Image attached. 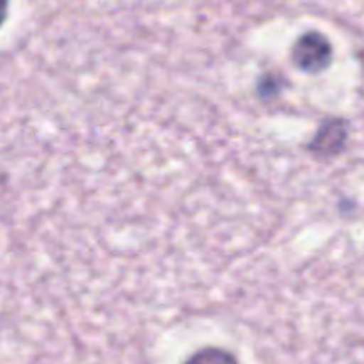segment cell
I'll return each mask as SVG.
<instances>
[{
  "instance_id": "cell-3",
  "label": "cell",
  "mask_w": 364,
  "mask_h": 364,
  "mask_svg": "<svg viewBox=\"0 0 364 364\" xmlns=\"http://www.w3.org/2000/svg\"><path fill=\"white\" fill-rule=\"evenodd\" d=\"M185 364H238V359L224 348L206 347L194 352Z\"/></svg>"
},
{
  "instance_id": "cell-1",
  "label": "cell",
  "mask_w": 364,
  "mask_h": 364,
  "mask_svg": "<svg viewBox=\"0 0 364 364\" xmlns=\"http://www.w3.org/2000/svg\"><path fill=\"white\" fill-rule=\"evenodd\" d=\"M291 60L304 73H322L333 63V45L322 32L309 31L295 41Z\"/></svg>"
},
{
  "instance_id": "cell-2",
  "label": "cell",
  "mask_w": 364,
  "mask_h": 364,
  "mask_svg": "<svg viewBox=\"0 0 364 364\" xmlns=\"http://www.w3.org/2000/svg\"><path fill=\"white\" fill-rule=\"evenodd\" d=\"M345 139H347V124L340 119H334L320 128L316 137L313 139L311 148L320 155H326V153L333 155L343 148Z\"/></svg>"
}]
</instances>
